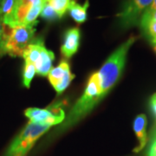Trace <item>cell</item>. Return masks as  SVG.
Listing matches in <instances>:
<instances>
[{"label": "cell", "instance_id": "obj_19", "mask_svg": "<svg viewBox=\"0 0 156 156\" xmlns=\"http://www.w3.org/2000/svg\"><path fill=\"white\" fill-rule=\"evenodd\" d=\"M147 156H156V137L151 140L150 147L147 151Z\"/></svg>", "mask_w": 156, "mask_h": 156}, {"label": "cell", "instance_id": "obj_11", "mask_svg": "<svg viewBox=\"0 0 156 156\" xmlns=\"http://www.w3.org/2000/svg\"><path fill=\"white\" fill-rule=\"evenodd\" d=\"M54 58H55L54 53L50 50H47L45 46H44L41 50V54L38 60L35 64L37 74H38L41 76H48V74L52 69Z\"/></svg>", "mask_w": 156, "mask_h": 156}, {"label": "cell", "instance_id": "obj_7", "mask_svg": "<svg viewBox=\"0 0 156 156\" xmlns=\"http://www.w3.org/2000/svg\"><path fill=\"white\" fill-rule=\"evenodd\" d=\"M75 77L70 71V67L67 61H62L58 66L52 68L48 74V79L56 93L62 94L69 87Z\"/></svg>", "mask_w": 156, "mask_h": 156}, {"label": "cell", "instance_id": "obj_2", "mask_svg": "<svg viewBox=\"0 0 156 156\" xmlns=\"http://www.w3.org/2000/svg\"><path fill=\"white\" fill-rule=\"evenodd\" d=\"M35 31L34 25L11 27L3 23L0 32V56L22 57L24 50L34 41Z\"/></svg>", "mask_w": 156, "mask_h": 156}, {"label": "cell", "instance_id": "obj_15", "mask_svg": "<svg viewBox=\"0 0 156 156\" xmlns=\"http://www.w3.org/2000/svg\"><path fill=\"white\" fill-rule=\"evenodd\" d=\"M36 73H37V71H36L35 65L29 62H25L24 68H23V84L24 87L30 88L31 81L33 80Z\"/></svg>", "mask_w": 156, "mask_h": 156}, {"label": "cell", "instance_id": "obj_4", "mask_svg": "<svg viewBox=\"0 0 156 156\" xmlns=\"http://www.w3.org/2000/svg\"><path fill=\"white\" fill-rule=\"evenodd\" d=\"M50 128V126L30 122L12 140L4 156H26L39 138Z\"/></svg>", "mask_w": 156, "mask_h": 156}, {"label": "cell", "instance_id": "obj_13", "mask_svg": "<svg viewBox=\"0 0 156 156\" xmlns=\"http://www.w3.org/2000/svg\"><path fill=\"white\" fill-rule=\"evenodd\" d=\"M71 1L72 0H48L47 2L55 10L58 17L61 18L69 10Z\"/></svg>", "mask_w": 156, "mask_h": 156}, {"label": "cell", "instance_id": "obj_20", "mask_svg": "<svg viewBox=\"0 0 156 156\" xmlns=\"http://www.w3.org/2000/svg\"><path fill=\"white\" fill-rule=\"evenodd\" d=\"M155 10H156V0H154V1H153V3L151 4V5L149 6L147 10H146L144 13H150V12L155 11Z\"/></svg>", "mask_w": 156, "mask_h": 156}, {"label": "cell", "instance_id": "obj_1", "mask_svg": "<svg viewBox=\"0 0 156 156\" xmlns=\"http://www.w3.org/2000/svg\"><path fill=\"white\" fill-rule=\"evenodd\" d=\"M135 41L136 37L134 36L126 40L112 53L99 71H97L101 87V96L102 99L120 80L127 61L128 50Z\"/></svg>", "mask_w": 156, "mask_h": 156}, {"label": "cell", "instance_id": "obj_21", "mask_svg": "<svg viewBox=\"0 0 156 156\" xmlns=\"http://www.w3.org/2000/svg\"><path fill=\"white\" fill-rule=\"evenodd\" d=\"M2 26H3V20L0 17V32H1V30H2Z\"/></svg>", "mask_w": 156, "mask_h": 156}, {"label": "cell", "instance_id": "obj_23", "mask_svg": "<svg viewBox=\"0 0 156 156\" xmlns=\"http://www.w3.org/2000/svg\"><path fill=\"white\" fill-rule=\"evenodd\" d=\"M47 1H48V0H47Z\"/></svg>", "mask_w": 156, "mask_h": 156}, {"label": "cell", "instance_id": "obj_10", "mask_svg": "<svg viewBox=\"0 0 156 156\" xmlns=\"http://www.w3.org/2000/svg\"><path fill=\"white\" fill-rule=\"evenodd\" d=\"M147 119L144 114H140L134 118L133 128H134V134L139 141L138 146L134 149V153L140 152L145 147L147 143Z\"/></svg>", "mask_w": 156, "mask_h": 156}, {"label": "cell", "instance_id": "obj_8", "mask_svg": "<svg viewBox=\"0 0 156 156\" xmlns=\"http://www.w3.org/2000/svg\"><path fill=\"white\" fill-rule=\"evenodd\" d=\"M47 0H17L11 15L3 20V23L11 27L24 25L25 18L34 5Z\"/></svg>", "mask_w": 156, "mask_h": 156}, {"label": "cell", "instance_id": "obj_9", "mask_svg": "<svg viewBox=\"0 0 156 156\" xmlns=\"http://www.w3.org/2000/svg\"><path fill=\"white\" fill-rule=\"evenodd\" d=\"M81 40V30L77 27L68 29L63 36L61 53L65 58H70L77 52Z\"/></svg>", "mask_w": 156, "mask_h": 156}, {"label": "cell", "instance_id": "obj_17", "mask_svg": "<svg viewBox=\"0 0 156 156\" xmlns=\"http://www.w3.org/2000/svg\"><path fill=\"white\" fill-rule=\"evenodd\" d=\"M40 16L43 17L44 19L48 20V21H54V20H56V18H59L55 10L51 7V5L48 2H46L44 7H43Z\"/></svg>", "mask_w": 156, "mask_h": 156}, {"label": "cell", "instance_id": "obj_16", "mask_svg": "<svg viewBox=\"0 0 156 156\" xmlns=\"http://www.w3.org/2000/svg\"><path fill=\"white\" fill-rule=\"evenodd\" d=\"M17 0H1L0 3V17L2 20L9 17L14 10Z\"/></svg>", "mask_w": 156, "mask_h": 156}, {"label": "cell", "instance_id": "obj_5", "mask_svg": "<svg viewBox=\"0 0 156 156\" xmlns=\"http://www.w3.org/2000/svg\"><path fill=\"white\" fill-rule=\"evenodd\" d=\"M154 0H123L121 10L117 13L119 28L128 30L138 26L140 17Z\"/></svg>", "mask_w": 156, "mask_h": 156}, {"label": "cell", "instance_id": "obj_12", "mask_svg": "<svg viewBox=\"0 0 156 156\" xmlns=\"http://www.w3.org/2000/svg\"><path fill=\"white\" fill-rule=\"evenodd\" d=\"M89 6V1L86 0L83 5H80L76 2V0H72L69 7V12L70 17L77 23H83L88 18V9Z\"/></svg>", "mask_w": 156, "mask_h": 156}, {"label": "cell", "instance_id": "obj_3", "mask_svg": "<svg viewBox=\"0 0 156 156\" xmlns=\"http://www.w3.org/2000/svg\"><path fill=\"white\" fill-rule=\"evenodd\" d=\"M102 100L101 96V87L97 72L93 73L89 78L83 94L78 99L72 109L62 124L61 129H66L78 122L82 118L87 115Z\"/></svg>", "mask_w": 156, "mask_h": 156}, {"label": "cell", "instance_id": "obj_14", "mask_svg": "<svg viewBox=\"0 0 156 156\" xmlns=\"http://www.w3.org/2000/svg\"><path fill=\"white\" fill-rule=\"evenodd\" d=\"M140 29L143 36L149 41L151 44L156 46V22L150 21L145 26Z\"/></svg>", "mask_w": 156, "mask_h": 156}, {"label": "cell", "instance_id": "obj_6", "mask_svg": "<svg viewBox=\"0 0 156 156\" xmlns=\"http://www.w3.org/2000/svg\"><path fill=\"white\" fill-rule=\"evenodd\" d=\"M24 115L30 119V122L50 127L63 122L65 119V113L59 106L50 107L48 108H30L24 111Z\"/></svg>", "mask_w": 156, "mask_h": 156}, {"label": "cell", "instance_id": "obj_22", "mask_svg": "<svg viewBox=\"0 0 156 156\" xmlns=\"http://www.w3.org/2000/svg\"><path fill=\"white\" fill-rule=\"evenodd\" d=\"M154 50H155L156 52V46H154Z\"/></svg>", "mask_w": 156, "mask_h": 156}, {"label": "cell", "instance_id": "obj_18", "mask_svg": "<svg viewBox=\"0 0 156 156\" xmlns=\"http://www.w3.org/2000/svg\"><path fill=\"white\" fill-rule=\"evenodd\" d=\"M150 107L151 109H152V112L153 114L154 115L156 119V93H154V95L151 96L150 98ZM154 137H156V124L155 127L154 128V131L152 133V136H151V139H154Z\"/></svg>", "mask_w": 156, "mask_h": 156}]
</instances>
